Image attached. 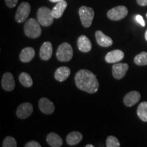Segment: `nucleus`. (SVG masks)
I'll return each instance as SVG.
<instances>
[{
    "label": "nucleus",
    "mask_w": 147,
    "mask_h": 147,
    "mask_svg": "<svg viewBox=\"0 0 147 147\" xmlns=\"http://www.w3.org/2000/svg\"><path fill=\"white\" fill-rule=\"evenodd\" d=\"M137 2L141 6H146V5H147V0H137Z\"/></svg>",
    "instance_id": "obj_30"
},
{
    "label": "nucleus",
    "mask_w": 147,
    "mask_h": 147,
    "mask_svg": "<svg viewBox=\"0 0 147 147\" xmlns=\"http://www.w3.org/2000/svg\"><path fill=\"white\" fill-rule=\"evenodd\" d=\"M19 81L21 84L25 87H31L33 85V80L32 77L29 74L26 72H22L20 74L19 77Z\"/></svg>",
    "instance_id": "obj_23"
},
{
    "label": "nucleus",
    "mask_w": 147,
    "mask_h": 147,
    "mask_svg": "<svg viewBox=\"0 0 147 147\" xmlns=\"http://www.w3.org/2000/svg\"><path fill=\"white\" fill-rule=\"evenodd\" d=\"M78 48L81 52L88 53L91 50V42L86 36H80L78 39Z\"/></svg>",
    "instance_id": "obj_16"
},
{
    "label": "nucleus",
    "mask_w": 147,
    "mask_h": 147,
    "mask_svg": "<svg viewBox=\"0 0 147 147\" xmlns=\"http://www.w3.org/2000/svg\"><path fill=\"white\" fill-rule=\"evenodd\" d=\"M25 147H41V145L40 144L39 142H38L37 141H30L28 142L25 145Z\"/></svg>",
    "instance_id": "obj_28"
},
{
    "label": "nucleus",
    "mask_w": 147,
    "mask_h": 147,
    "mask_svg": "<svg viewBox=\"0 0 147 147\" xmlns=\"http://www.w3.org/2000/svg\"><path fill=\"white\" fill-rule=\"evenodd\" d=\"M145 39H146V40L147 41V30H146V33H145Z\"/></svg>",
    "instance_id": "obj_33"
},
{
    "label": "nucleus",
    "mask_w": 147,
    "mask_h": 147,
    "mask_svg": "<svg viewBox=\"0 0 147 147\" xmlns=\"http://www.w3.org/2000/svg\"><path fill=\"white\" fill-rule=\"evenodd\" d=\"M18 0H5V4L9 8H14L17 4Z\"/></svg>",
    "instance_id": "obj_27"
},
{
    "label": "nucleus",
    "mask_w": 147,
    "mask_h": 147,
    "mask_svg": "<svg viewBox=\"0 0 147 147\" xmlns=\"http://www.w3.org/2000/svg\"><path fill=\"white\" fill-rule=\"evenodd\" d=\"M1 87L5 91H11L15 87L14 77L10 72H6L3 75L1 79Z\"/></svg>",
    "instance_id": "obj_10"
},
{
    "label": "nucleus",
    "mask_w": 147,
    "mask_h": 147,
    "mask_svg": "<svg viewBox=\"0 0 147 147\" xmlns=\"http://www.w3.org/2000/svg\"><path fill=\"white\" fill-rule=\"evenodd\" d=\"M86 147H94V146L92 144H87V145H86Z\"/></svg>",
    "instance_id": "obj_32"
},
{
    "label": "nucleus",
    "mask_w": 147,
    "mask_h": 147,
    "mask_svg": "<svg viewBox=\"0 0 147 147\" xmlns=\"http://www.w3.org/2000/svg\"><path fill=\"white\" fill-rule=\"evenodd\" d=\"M128 14V10L124 5H119L110 9L107 13L108 17L112 21H120Z\"/></svg>",
    "instance_id": "obj_7"
},
{
    "label": "nucleus",
    "mask_w": 147,
    "mask_h": 147,
    "mask_svg": "<svg viewBox=\"0 0 147 147\" xmlns=\"http://www.w3.org/2000/svg\"><path fill=\"white\" fill-rule=\"evenodd\" d=\"M140 97V93L138 91H132L126 94L125 96L124 97L123 102L125 106L128 107H131L138 102Z\"/></svg>",
    "instance_id": "obj_13"
},
{
    "label": "nucleus",
    "mask_w": 147,
    "mask_h": 147,
    "mask_svg": "<svg viewBox=\"0 0 147 147\" xmlns=\"http://www.w3.org/2000/svg\"><path fill=\"white\" fill-rule=\"evenodd\" d=\"M95 38H96L97 44L101 47H109L113 44V40L110 37L106 36L101 31H97L95 32Z\"/></svg>",
    "instance_id": "obj_15"
},
{
    "label": "nucleus",
    "mask_w": 147,
    "mask_h": 147,
    "mask_svg": "<svg viewBox=\"0 0 147 147\" xmlns=\"http://www.w3.org/2000/svg\"><path fill=\"white\" fill-rule=\"evenodd\" d=\"M39 108L43 113L51 115L55 110V106L50 100L46 97H42L39 101Z\"/></svg>",
    "instance_id": "obj_11"
},
{
    "label": "nucleus",
    "mask_w": 147,
    "mask_h": 147,
    "mask_svg": "<svg viewBox=\"0 0 147 147\" xmlns=\"http://www.w3.org/2000/svg\"><path fill=\"white\" fill-rule=\"evenodd\" d=\"M34 111V107L29 102L23 103L18 106L16 110V115L19 119H25L32 115Z\"/></svg>",
    "instance_id": "obj_8"
},
{
    "label": "nucleus",
    "mask_w": 147,
    "mask_h": 147,
    "mask_svg": "<svg viewBox=\"0 0 147 147\" xmlns=\"http://www.w3.org/2000/svg\"><path fill=\"white\" fill-rule=\"evenodd\" d=\"M82 139V135L78 131L70 132L66 138V142L70 146H74L81 142Z\"/></svg>",
    "instance_id": "obj_21"
},
{
    "label": "nucleus",
    "mask_w": 147,
    "mask_h": 147,
    "mask_svg": "<svg viewBox=\"0 0 147 147\" xmlns=\"http://www.w3.org/2000/svg\"><path fill=\"white\" fill-rule=\"evenodd\" d=\"M56 56L59 61L66 62L71 59L73 57V50L71 45L67 42H63L58 47Z\"/></svg>",
    "instance_id": "obj_4"
},
{
    "label": "nucleus",
    "mask_w": 147,
    "mask_h": 147,
    "mask_svg": "<svg viewBox=\"0 0 147 147\" xmlns=\"http://www.w3.org/2000/svg\"><path fill=\"white\" fill-rule=\"evenodd\" d=\"M3 147H16L17 146V143H16V140L12 136H7L3 140Z\"/></svg>",
    "instance_id": "obj_26"
},
{
    "label": "nucleus",
    "mask_w": 147,
    "mask_h": 147,
    "mask_svg": "<svg viewBox=\"0 0 147 147\" xmlns=\"http://www.w3.org/2000/svg\"><path fill=\"white\" fill-rule=\"evenodd\" d=\"M78 13L82 26L86 28L91 26L94 18V11L93 9L89 7L81 6L79 8Z\"/></svg>",
    "instance_id": "obj_5"
},
{
    "label": "nucleus",
    "mask_w": 147,
    "mask_h": 147,
    "mask_svg": "<svg viewBox=\"0 0 147 147\" xmlns=\"http://www.w3.org/2000/svg\"><path fill=\"white\" fill-rule=\"evenodd\" d=\"M138 116L142 121L147 122V102L140 104L137 110Z\"/></svg>",
    "instance_id": "obj_22"
},
{
    "label": "nucleus",
    "mask_w": 147,
    "mask_h": 147,
    "mask_svg": "<svg viewBox=\"0 0 147 147\" xmlns=\"http://www.w3.org/2000/svg\"><path fill=\"white\" fill-rule=\"evenodd\" d=\"M134 63L138 65H147V53L142 52L134 58Z\"/></svg>",
    "instance_id": "obj_24"
},
{
    "label": "nucleus",
    "mask_w": 147,
    "mask_h": 147,
    "mask_svg": "<svg viewBox=\"0 0 147 147\" xmlns=\"http://www.w3.org/2000/svg\"><path fill=\"white\" fill-rule=\"evenodd\" d=\"M75 82L80 90L89 93H95L99 89V82L96 76L87 69H80L76 74Z\"/></svg>",
    "instance_id": "obj_1"
},
{
    "label": "nucleus",
    "mask_w": 147,
    "mask_h": 147,
    "mask_svg": "<svg viewBox=\"0 0 147 147\" xmlns=\"http://www.w3.org/2000/svg\"><path fill=\"white\" fill-rule=\"evenodd\" d=\"M67 3L64 1L57 2L52 10V14L55 18H59L63 15L64 11L67 8Z\"/></svg>",
    "instance_id": "obj_19"
},
{
    "label": "nucleus",
    "mask_w": 147,
    "mask_h": 147,
    "mask_svg": "<svg viewBox=\"0 0 147 147\" xmlns=\"http://www.w3.org/2000/svg\"><path fill=\"white\" fill-rule=\"evenodd\" d=\"M120 146L119 140L115 136H110L106 139V146L107 147H119Z\"/></svg>",
    "instance_id": "obj_25"
},
{
    "label": "nucleus",
    "mask_w": 147,
    "mask_h": 147,
    "mask_svg": "<svg viewBox=\"0 0 147 147\" xmlns=\"http://www.w3.org/2000/svg\"><path fill=\"white\" fill-rule=\"evenodd\" d=\"M31 12V5L28 2H23L19 5L16 10L15 20L18 23H23L26 21Z\"/></svg>",
    "instance_id": "obj_6"
},
{
    "label": "nucleus",
    "mask_w": 147,
    "mask_h": 147,
    "mask_svg": "<svg viewBox=\"0 0 147 147\" xmlns=\"http://www.w3.org/2000/svg\"><path fill=\"white\" fill-rule=\"evenodd\" d=\"M37 18L40 25L48 27L52 25L55 18L52 14V10L47 7H41L37 12Z\"/></svg>",
    "instance_id": "obj_3"
},
{
    "label": "nucleus",
    "mask_w": 147,
    "mask_h": 147,
    "mask_svg": "<svg viewBox=\"0 0 147 147\" xmlns=\"http://www.w3.org/2000/svg\"><path fill=\"white\" fill-rule=\"evenodd\" d=\"M136 20L138 23L140 24L142 27L145 26V22L144 21V19H143V17L142 16L140 15V14H138V15L136 16Z\"/></svg>",
    "instance_id": "obj_29"
},
{
    "label": "nucleus",
    "mask_w": 147,
    "mask_h": 147,
    "mask_svg": "<svg viewBox=\"0 0 147 147\" xmlns=\"http://www.w3.org/2000/svg\"><path fill=\"white\" fill-rule=\"evenodd\" d=\"M35 56V51L32 47L23 49L20 54V60L23 63H28L33 59Z\"/></svg>",
    "instance_id": "obj_18"
},
{
    "label": "nucleus",
    "mask_w": 147,
    "mask_h": 147,
    "mask_svg": "<svg viewBox=\"0 0 147 147\" xmlns=\"http://www.w3.org/2000/svg\"><path fill=\"white\" fill-rule=\"evenodd\" d=\"M48 144L52 147H60L63 144V140L58 134L55 133H50L47 137Z\"/></svg>",
    "instance_id": "obj_20"
},
{
    "label": "nucleus",
    "mask_w": 147,
    "mask_h": 147,
    "mask_svg": "<svg viewBox=\"0 0 147 147\" xmlns=\"http://www.w3.org/2000/svg\"><path fill=\"white\" fill-rule=\"evenodd\" d=\"M146 16H147V14H146Z\"/></svg>",
    "instance_id": "obj_34"
},
{
    "label": "nucleus",
    "mask_w": 147,
    "mask_h": 147,
    "mask_svg": "<svg viewBox=\"0 0 147 147\" xmlns=\"http://www.w3.org/2000/svg\"><path fill=\"white\" fill-rule=\"evenodd\" d=\"M70 75V69L65 66L59 67L55 72V78L59 82H63Z\"/></svg>",
    "instance_id": "obj_17"
},
{
    "label": "nucleus",
    "mask_w": 147,
    "mask_h": 147,
    "mask_svg": "<svg viewBox=\"0 0 147 147\" xmlns=\"http://www.w3.org/2000/svg\"><path fill=\"white\" fill-rule=\"evenodd\" d=\"M49 1H51V2H53V3H57V2H59V1H64V0H49Z\"/></svg>",
    "instance_id": "obj_31"
},
{
    "label": "nucleus",
    "mask_w": 147,
    "mask_h": 147,
    "mask_svg": "<svg viewBox=\"0 0 147 147\" xmlns=\"http://www.w3.org/2000/svg\"><path fill=\"white\" fill-rule=\"evenodd\" d=\"M40 24L35 18H29L24 25V32L27 37L30 38H37L41 36L42 29Z\"/></svg>",
    "instance_id": "obj_2"
},
{
    "label": "nucleus",
    "mask_w": 147,
    "mask_h": 147,
    "mask_svg": "<svg viewBox=\"0 0 147 147\" xmlns=\"http://www.w3.org/2000/svg\"><path fill=\"white\" fill-rule=\"evenodd\" d=\"M124 53L121 50H114L108 53L105 57L106 61L108 63H117L124 58Z\"/></svg>",
    "instance_id": "obj_12"
},
{
    "label": "nucleus",
    "mask_w": 147,
    "mask_h": 147,
    "mask_svg": "<svg viewBox=\"0 0 147 147\" xmlns=\"http://www.w3.org/2000/svg\"><path fill=\"white\" fill-rule=\"evenodd\" d=\"M129 69V65L127 63H115L113 66V75L114 78L120 80L125 76Z\"/></svg>",
    "instance_id": "obj_9"
},
{
    "label": "nucleus",
    "mask_w": 147,
    "mask_h": 147,
    "mask_svg": "<svg viewBox=\"0 0 147 147\" xmlns=\"http://www.w3.org/2000/svg\"><path fill=\"white\" fill-rule=\"evenodd\" d=\"M53 55V46L50 42L43 43L40 50V57L41 59L48 61L51 58Z\"/></svg>",
    "instance_id": "obj_14"
}]
</instances>
